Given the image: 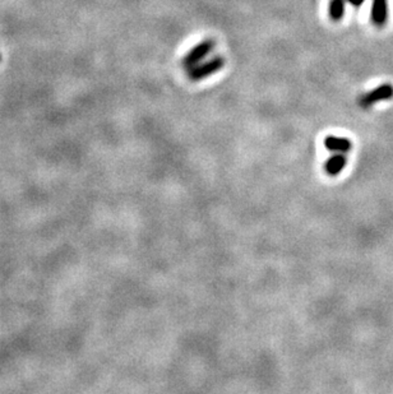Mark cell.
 Returning <instances> with one entry per match:
<instances>
[{
    "mask_svg": "<svg viewBox=\"0 0 393 394\" xmlns=\"http://www.w3.org/2000/svg\"><path fill=\"white\" fill-rule=\"evenodd\" d=\"M328 13H330L332 21H341L343 18V14H345V2L343 0H331Z\"/></svg>",
    "mask_w": 393,
    "mask_h": 394,
    "instance_id": "52a82bcc",
    "label": "cell"
},
{
    "mask_svg": "<svg viewBox=\"0 0 393 394\" xmlns=\"http://www.w3.org/2000/svg\"><path fill=\"white\" fill-rule=\"evenodd\" d=\"M388 17V6L387 0H373L372 11H370V18L372 22L378 27L384 26Z\"/></svg>",
    "mask_w": 393,
    "mask_h": 394,
    "instance_id": "5b68a950",
    "label": "cell"
},
{
    "mask_svg": "<svg viewBox=\"0 0 393 394\" xmlns=\"http://www.w3.org/2000/svg\"><path fill=\"white\" fill-rule=\"evenodd\" d=\"M324 146L328 151L336 152V153H346L352 148V143L350 139L337 136L325 137Z\"/></svg>",
    "mask_w": 393,
    "mask_h": 394,
    "instance_id": "277c9868",
    "label": "cell"
},
{
    "mask_svg": "<svg viewBox=\"0 0 393 394\" xmlns=\"http://www.w3.org/2000/svg\"><path fill=\"white\" fill-rule=\"evenodd\" d=\"M213 47H215L213 40H205V41L200 42L185 55V58L183 59V65L186 69H190L191 67L200 64L212 51Z\"/></svg>",
    "mask_w": 393,
    "mask_h": 394,
    "instance_id": "7a4b0ae2",
    "label": "cell"
},
{
    "mask_svg": "<svg viewBox=\"0 0 393 394\" xmlns=\"http://www.w3.org/2000/svg\"><path fill=\"white\" fill-rule=\"evenodd\" d=\"M390 97H393V87L390 84H382V86H378L377 88L360 97V106L367 109V107L373 106L377 102L389 100Z\"/></svg>",
    "mask_w": 393,
    "mask_h": 394,
    "instance_id": "3957f363",
    "label": "cell"
},
{
    "mask_svg": "<svg viewBox=\"0 0 393 394\" xmlns=\"http://www.w3.org/2000/svg\"><path fill=\"white\" fill-rule=\"evenodd\" d=\"M223 65H225L223 58H221V56H215V58L210 59L208 61L196 64V65L188 69V77L189 79L193 82L202 81V79L217 73L218 71H221V69L223 68Z\"/></svg>",
    "mask_w": 393,
    "mask_h": 394,
    "instance_id": "6da1fadb",
    "label": "cell"
},
{
    "mask_svg": "<svg viewBox=\"0 0 393 394\" xmlns=\"http://www.w3.org/2000/svg\"><path fill=\"white\" fill-rule=\"evenodd\" d=\"M347 2H349L350 4H352L354 7H359V6H362L363 3H364L365 0H347Z\"/></svg>",
    "mask_w": 393,
    "mask_h": 394,
    "instance_id": "ba28073f",
    "label": "cell"
},
{
    "mask_svg": "<svg viewBox=\"0 0 393 394\" xmlns=\"http://www.w3.org/2000/svg\"><path fill=\"white\" fill-rule=\"evenodd\" d=\"M346 157L343 153H336L333 154L332 157L328 158V161L325 162V173L328 174L330 176H337L341 171L345 169L346 166Z\"/></svg>",
    "mask_w": 393,
    "mask_h": 394,
    "instance_id": "8992f818",
    "label": "cell"
}]
</instances>
